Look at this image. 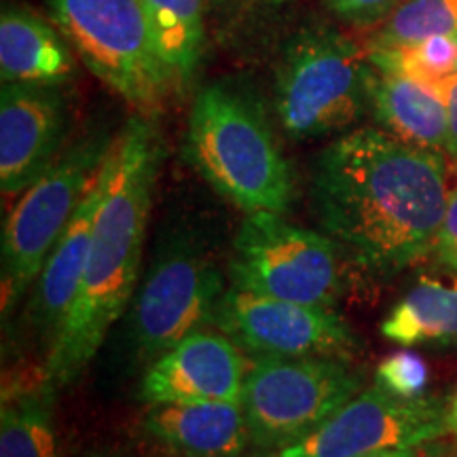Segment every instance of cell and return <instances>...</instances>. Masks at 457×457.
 <instances>
[{
	"instance_id": "ba28073f",
	"label": "cell",
	"mask_w": 457,
	"mask_h": 457,
	"mask_svg": "<svg viewBox=\"0 0 457 457\" xmlns=\"http://www.w3.org/2000/svg\"><path fill=\"white\" fill-rule=\"evenodd\" d=\"M228 276L236 288L303 305L333 307L341 295L337 244L282 214H248L233 239Z\"/></svg>"
},
{
	"instance_id": "277c9868",
	"label": "cell",
	"mask_w": 457,
	"mask_h": 457,
	"mask_svg": "<svg viewBox=\"0 0 457 457\" xmlns=\"http://www.w3.org/2000/svg\"><path fill=\"white\" fill-rule=\"evenodd\" d=\"M375 68L367 49L328 28L303 32L286 49L276 79V111L296 140L352 125L369 104Z\"/></svg>"
},
{
	"instance_id": "7c38bea8",
	"label": "cell",
	"mask_w": 457,
	"mask_h": 457,
	"mask_svg": "<svg viewBox=\"0 0 457 457\" xmlns=\"http://www.w3.org/2000/svg\"><path fill=\"white\" fill-rule=\"evenodd\" d=\"M250 364L220 330H197L153 360L140 381V398L163 403H242Z\"/></svg>"
},
{
	"instance_id": "d6986e66",
	"label": "cell",
	"mask_w": 457,
	"mask_h": 457,
	"mask_svg": "<svg viewBox=\"0 0 457 457\" xmlns=\"http://www.w3.org/2000/svg\"><path fill=\"white\" fill-rule=\"evenodd\" d=\"M55 387L47 379L4 392L0 411V457H57Z\"/></svg>"
},
{
	"instance_id": "6da1fadb",
	"label": "cell",
	"mask_w": 457,
	"mask_h": 457,
	"mask_svg": "<svg viewBox=\"0 0 457 457\" xmlns=\"http://www.w3.org/2000/svg\"><path fill=\"white\" fill-rule=\"evenodd\" d=\"M447 199L441 153L386 129H353L313 165L312 204L324 236L375 276H394L432 253Z\"/></svg>"
},
{
	"instance_id": "83f0119b",
	"label": "cell",
	"mask_w": 457,
	"mask_h": 457,
	"mask_svg": "<svg viewBox=\"0 0 457 457\" xmlns=\"http://www.w3.org/2000/svg\"><path fill=\"white\" fill-rule=\"evenodd\" d=\"M447 432L457 436V392L447 404Z\"/></svg>"
},
{
	"instance_id": "4dcf8cb0",
	"label": "cell",
	"mask_w": 457,
	"mask_h": 457,
	"mask_svg": "<svg viewBox=\"0 0 457 457\" xmlns=\"http://www.w3.org/2000/svg\"><path fill=\"white\" fill-rule=\"evenodd\" d=\"M455 41H457V37H455Z\"/></svg>"
},
{
	"instance_id": "f546056e",
	"label": "cell",
	"mask_w": 457,
	"mask_h": 457,
	"mask_svg": "<svg viewBox=\"0 0 457 457\" xmlns=\"http://www.w3.org/2000/svg\"><path fill=\"white\" fill-rule=\"evenodd\" d=\"M104 457H111V455H104Z\"/></svg>"
},
{
	"instance_id": "52a82bcc",
	"label": "cell",
	"mask_w": 457,
	"mask_h": 457,
	"mask_svg": "<svg viewBox=\"0 0 457 457\" xmlns=\"http://www.w3.org/2000/svg\"><path fill=\"white\" fill-rule=\"evenodd\" d=\"M362 392V377L337 356H256L242 407L256 447L286 449L303 441Z\"/></svg>"
},
{
	"instance_id": "f1b7e54d",
	"label": "cell",
	"mask_w": 457,
	"mask_h": 457,
	"mask_svg": "<svg viewBox=\"0 0 457 457\" xmlns=\"http://www.w3.org/2000/svg\"><path fill=\"white\" fill-rule=\"evenodd\" d=\"M256 457H279L278 453H270V455H256Z\"/></svg>"
},
{
	"instance_id": "2e32d148",
	"label": "cell",
	"mask_w": 457,
	"mask_h": 457,
	"mask_svg": "<svg viewBox=\"0 0 457 457\" xmlns=\"http://www.w3.org/2000/svg\"><path fill=\"white\" fill-rule=\"evenodd\" d=\"M369 104L387 134L421 148L447 145V106L438 81H421L398 72H373Z\"/></svg>"
},
{
	"instance_id": "4fadbf2b",
	"label": "cell",
	"mask_w": 457,
	"mask_h": 457,
	"mask_svg": "<svg viewBox=\"0 0 457 457\" xmlns=\"http://www.w3.org/2000/svg\"><path fill=\"white\" fill-rule=\"evenodd\" d=\"M66 131L64 98L55 85L3 83L0 91V187L24 193L57 159Z\"/></svg>"
},
{
	"instance_id": "8fae6325",
	"label": "cell",
	"mask_w": 457,
	"mask_h": 457,
	"mask_svg": "<svg viewBox=\"0 0 457 457\" xmlns=\"http://www.w3.org/2000/svg\"><path fill=\"white\" fill-rule=\"evenodd\" d=\"M212 327L254 358H343L358 347L350 324L330 307L273 299L236 286L222 295Z\"/></svg>"
},
{
	"instance_id": "cb8c5ba5",
	"label": "cell",
	"mask_w": 457,
	"mask_h": 457,
	"mask_svg": "<svg viewBox=\"0 0 457 457\" xmlns=\"http://www.w3.org/2000/svg\"><path fill=\"white\" fill-rule=\"evenodd\" d=\"M328 3L343 20L356 26H375L384 21L404 0H328Z\"/></svg>"
},
{
	"instance_id": "484cf974",
	"label": "cell",
	"mask_w": 457,
	"mask_h": 457,
	"mask_svg": "<svg viewBox=\"0 0 457 457\" xmlns=\"http://www.w3.org/2000/svg\"><path fill=\"white\" fill-rule=\"evenodd\" d=\"M438 89H441L443 94L449 119L447 145H445V151H447L449 157L457 163V72L441 79V81H438Z\"/></svg>"
},
{
	"instance_id": "e0dca14e",
	"label": "cell",
	"mask_w": 457,
	"mask_h": 457,
	"mask_svg": "<svg viewBox=\"0 0 457 457\" xmlns=\"http://www.w3.org/2000/svg\"><path fill=\"white\" fill-rule=\"evenodd\" d=\"M74 71L66 43L47 21L28 11L4 9L0 17L3 83L57 85Z\"/></svg>"
},
{
	"instance_id": "5b68a950",
	"label": "cell",
	"mask_w": 457,
	"mask_h": 457,
	"mask_svg": "<svg viewBox=\"0 0 457 457\" xmlns=\"http://www.w3.org/2000/svg\"><path fill=\"white\" fill-rule=\"evenodd\" d=\"M111 142L89 138L62 153L11 210L3 227L0 261L3 318L13 313L17 303L37 284L79 204L98 179Z\"/></svg>"
},
{
	"instance_id": "8992f818",
	"label": "cell",
	"mask_w": 457,
	"mask_h": 457,
	"mask_svg": "<svg viewBox=\"0 0 457 457\" xmlns=\"http://www.w3.org/2000/svg\"><path fill=\"white\" fill-rule=\"evenodd\" d=\"M83 64L123 100L153 108L174 83L159 57L145 0H49Z\"/></svg>"
},
{
	"instance_id": "ac0fdd59",
	"label": "cell",
	"mask_w": 457,
	"mask_h": 457,
	"mask_svg": "<svg viewBox=\"0 0 457 457\" xmlns=\"http://www.w3.org/2000/svg\"><path fill=\"white\" fill-rule=\"evenodd\" d=\"M381 335L400 345L457 341V279L420 278L381 322Z\"/></svg>"
},
{
	"instance_id": "9c48e42d",
	"label": "cell",
	"mask_w": 457,
	"mask_h": 457,
	"mask_svg": "<svg viewBox=\"0 0 457 457\" xmlns=\"http://www.w3.org/2000/svg\"><path fill=\"white\" fill-rule=\"evenodd\" d=\"M222 295L225 279L214 261L195 242L174 237L153 259L131 301V347L151 364L185 337L212 324Z\"/></svg>"
},
{
	"instance_id": "3957f363",
	"label": "cell",
	"mask_w": 457,
	"mask_h": 457,
	"mask_svg": "<svg viewBox=\"0 0 457 457\" xmlns=\"http://www.w3.org/2000/svg\"><path fill=\"white\" fill-rule=\"evenodd\" d=\"M187 157L245 214H286L293 174L276 136L248 100L222 85L199 91L188 114Z\"/></svg>"
},
{
	"instance_id": "9a60e30c",
	"label": "cell",
	"mask_w": 457,
	"mask_h": 457,
	"mask_svg": "<svg viewBox=\"0 0 457 457\" xmlns=\"http://www.w3.org/2000/svg\"><path fill=\"white\" fill-rule=\"evenodd\" d=\"M98 202L100 187L98 179H96L87 195L79 204L72 220L68 222L64 236L55 244L54 253L49 254L41 276L37 279V286H34L28 316H30L34 330L47 341V347L60 330L74 299H77L79 288H81Z\"/></svg>"
},
{
	"instance_id": "7a4b0ae2",
	"label": "cell",
	"mask_w": 457,
	"mask_h": 457,
	"mask_svg": "<svg viewBox=\"0 0 457 457\" xmlns=\"http://www.w3.org/2000/svg\"><path fill=\"white\" fill-rule=\"evenodd\" d=\"M157 170L155 129L145 119H131L112 138L98 171L100 202L81 288L47 347L43 377L55 390L87 369L134 299Z\"/></svg>"
},
{
	"instance_id": "5bb4252c",
	"label": "cell",
	"mask_w": 457,
	"mask_h": 457,
	"mask_svg": "<svg viewBox=\"0 0 457 457\" xmlns=\"http://www.w3.org/2000/svg\"><path fill=\"white\" fill-rule=\"evenodd\" d=\"M142 426L182 457H239L253 443L242 403L151 404Z\"/></svg>"
},
{
	"instance_id": "d4e9b609",
	"label": "cell",
	"mask_w": 457,
	"mask_h": 457,
	"mask_svg": "<svg viewBox=\"0 0 457 457\" xmlns=\"http://www.w3.org/2000/svg\"><path fill=\"white\" fill-rule=\"evenodd\" d=\"M438 261L445 267L457 271V187L449 193L447 210H445V219L438 231L436 245H434Z\"/></svg>"
},
{
	"instance_id": "7402d4cb",
	"label": "cell",
	"mask_w": 457,
	"mask_h": 457,
	"mask_svg": "<svg viewBox=\"0 0 457 457\" xmlns=\"http://www.w3.org/2000/svg\"><path fill=\"white\" fill-rule=\"evenodd\" d=\"M370 64L379 72H398L436 83L457 72L455 37H432L415 45L394 49H367Z\"/></svg>"
},
{
	"instance_id": "ffe728a7",
	"label": "cell",
	"mask_w": 457,
	"mask_h": 457,
	"mask_svg": "<svg viewBox=\"0 0 457 457\" xmlns=\"http://www.w3.org/2000/svg\"><path fill=\"white\" fill-rule=\"evenodd\" d=\"M153 37L174 81H187L204 41V0H145Z\"/></svg>"
},
{
	"instance_id": "4316f807",
	"label": "cell",
	"mask_w": 457,
	"mask_h": 457,
	"mask_svg": "<svg viewBox=\"0 0 457 457\" xmlns=\"http://www.w3.org/2000/svg\"><path fill=\"white\" fill-rule=\"evenodd\" d=\"M434 443V441H432ZM417 445V447H404V449H387V451H377V453L362 455V457H443V447L438 445Z\"/></svg>"
},
{
	"instance_id": "603a6c76",
	"label": "cell",
	"mask_w": 457,
	"mask_h": 457,
	"mask_svg": "<svg viewBox=\"0 0 457 457\" xmlns=\"http://www.w3.org/2000/svg\"><path fill=\"white\" fill-rule=\"evenodd\" d=\"M428 364L413 352L390 353L375 370V386L400 398L424 396Z\"/></svg>"
},
{
	"instance_id": "44dd1931",
	"label": "cell",
	"mask_w": 457,
	"mask_h": 457,
	"mask_svg": "<svg viewBox=\"0 0 457 457\" xmlns=\"http://www.w3.org/2000/svg\"><path fill=\"white\" fill-rule=\"evenodd\" d=\"M457 37V0H404L370 37L367 49H394L432 37Z\"/></svg>"
},
{
	"instance_id": "30bf717a",
	"label": "cell",
	"mask_w": 457,
	"mask_h": 457,
	"mask_svg": "<svg viewBox=\"0 0 457 457\" xmlns=\"http://www.w3.org/2000/svg\"><path fill=\"white\" fill-rule=\"evenodd\" d=\"M443 398H400L370 387L347 400L310 436L278 451L279 457H362L417 447L447 434Z\"/></svg>"
}]
</instances>
